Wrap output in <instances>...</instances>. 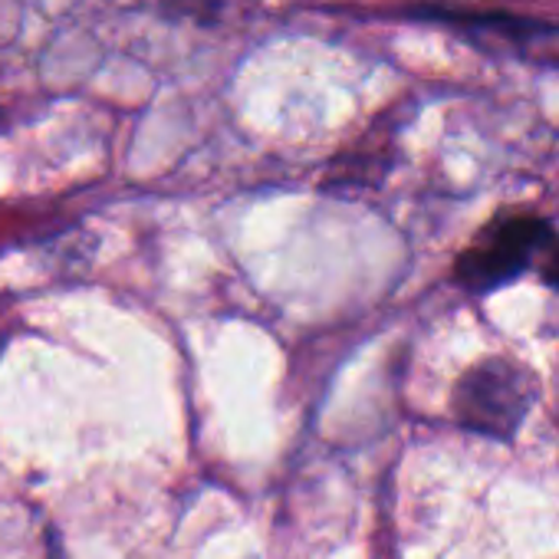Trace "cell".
I'll return each instance as SVG.
<instances>
[{
  "instance_id": "obj_1",
  "label": "cell",
  "mask_w": 559,
  "mask_h": 559,
  "mask_svg": "<svg viewBox=\"0 0 559 559\" xmlns=\"http://www.w3.org/2000/svg\"><path fill=\"white\" fill-rule=\"evenodd\" d=\"M536 379L510 359H480L471 366L451 395V412L461 428L484 438H513L536 405Z\"/></svg>"
},
{
  "instance_id": "obj_2",
  "label": "cell",
  "mask_w": 559,
  "mask_h": 559,
  "mask_svg": "<svg viewBox=\"0 0 559 559\" xmlns=\"http://www.w3.org/2000/svg\"><path fill=\"white\" fill-rule=\"evenodd\" d=\"M552 243V227L533 214L493 217L474 243L454 260V280L471 294H490L530 270V263Z\"/></svg>"
},
{
  "instance_id": "obj_3",
  "label": "cell",
  "mask_w": 559,
  "mask_h": 559,
  "mask_svg": "<svg viewBox=\"0 0 559 559\" xmlns=\"http://www.w3.org/2000/svg\"><path fill=\"white\" fill-rule=\"evenodd\" d=\"M408 17L451 27L474 44H487L490 50H503L530 63L559 67V24H549V21H533V17L500 14V11L438 8V4L412 8Z\"/></svg>"
},
{
  "instance_id": "obj_4",
  "label": "cell",
  "mask_w": 559,
  "mask_h": 559,
  "mask_svg": "<svg viewBox=\"0 0 559 559\" xmlns=\"http://www.w3.org/2000/svg\"><path fill=\"white\" fill-rule=\"evenodd\" d=\"M543 280H546V287L559 290V247H556V250H552V257L546 260V266H543Z\"/></svg>"
},
{
  "instance_id": "obj_5",
  "label": "cell",
  "mask_w": 559,
  "mask_h": 559,
  "mask_svg": "<svg viewBox=\"0 0 559 559\" xmlns=\"http://www.w3.org/2000/svg\"><path fill=\"white\" fill-rule=\"evenodd\" d=\"M0 119H4V112H0Z\"/></svg>"
}]
</instances>
